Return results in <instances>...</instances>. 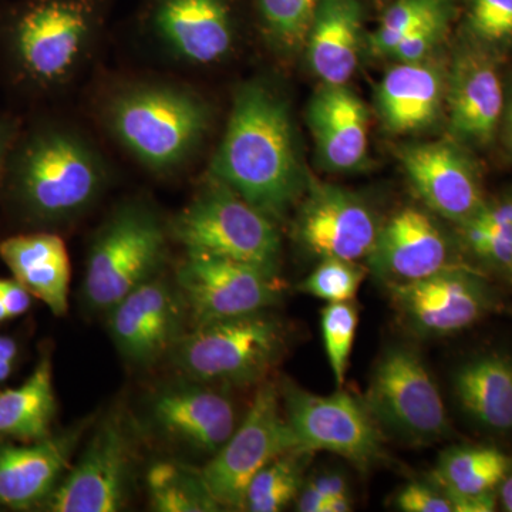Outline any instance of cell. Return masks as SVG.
I'll list each match as a JSON object with an SVG mask.
<instances>
[{"mask_svg":"<svg viewBox=\"0 0 512 512\" xmlns=\"http://www.w3.org/2000/svg\"><path fill=\"white\" fill-rule=\"evenodd\" d=\"M151 416L165 436L215 454L232 436L235 412L227 397L202 386H175L157 394Z\"/></svg>","mask_w":512,"mask_h":512,"instance_id":"20","label":"cell"},{"mask_svg":"<svg viewBox=\"0 0 512 512\" xmlns=\"http://www.w3.org/2000/svg\"><path fill=\"white\" fill-rule=\"evenodd\" d=\"M134 468V441L124 416L110 414L46 500L52 512H116L126 507Z\"/></svg>","mask_w":512,"mask_h":512,"instance_id":"10","label":"cell"},{"mask_svg":"<svg viewBox=\"0 0 512 512\" xmlns=\"http://www.w3.org/2000/svg\"><path fill=\"white\" fill-rule=\"evenodd\" d=\"M501 497H503L505 510L512 512V477L504 481Z\"/></svg>","mask_w":512,"mask_h":512,"instance_id":"44","label":"cell"},{"mask_svg":"<svg viewBox=\"0 0 512 512\" xmlns=\"http://www.w3.org/2000/svg\"><path fill=\"white\" fill-rule=\"evenodd\" d=\"M111 133L136 160L156 173L187 163L211 126L201 96L173 84H140L111 99L106 110Z\"/></svg>","mask_w":512,"mask_h":512,"instance_id":"4","label":"cell"},{"mask_svg":"<svg viewBox=\"0 0 512 512\" xmlns=\"http://www.w3.org/2000/svg\"><path fill=\"white\" fill-rule=\"evenodd\" d=\"M369 409L409 439L434 440L447 430L439 389L410 349L394 348L382 357L370 384Z\"/></svg>","mask_w":512,"mask_h":512,"instance_id":"12","label":"cell"},{"mask_svg":"<svg viewBox=\"0 0 512 512\" xmlns=\"http://www.w3.org/2000/svg\"><path fill=\"white\" fill-rule=\"evenodd\" d=\"M443 101V79L429 63L392 67L377 89V107L387 130L413 133L437 120Z\"/></svg>","mask_w":512,"mask_h":512,"instance_id":"25","label":"cell"},{"mask_svg":"<svg viewBox=\"0 0 512 512\" xmlns=\"http://www.w3.org/2000/svg\"><path fill=\"white\" fill-rule=\"evenodd\" d=\"M394 302L414 328L430 335H448L473 325L485 299L476 281L444 269L427 278L390 285Z\"/></svg>","mask_w":512,"mask_h":512,"instance_id":"17","label":"cell"},{"mask_svg":"<svg viewBox=\"0 0 512 512\" xmlns=\"http://www.w3.org/2000/svg\"><path fill=\"white\" fill-rule=\"evenodd\" d=\"M312 451L293 450L275 458L252 478L245 493L244 510L278 512L292 503L303 484Z\"/></svg>","mask_w":512,"mask_h":512,"instance_id":"30","label":"cell"},{"mask_svg":"<svg viewBox=\"0 0 512 512\" xmlns=\"http://www.w3.org/2000/svg\"><path fill=\"white\" fill-rule=\"evenodd\" d=\"M447 8H450L448 0H397L386 10L379 28L370 36V49L375 55H392L404 37Z\"/></svg>","mask_w":512,"mask_h":512,"instance_id":"32","label":"cell"},{"mask_svg":"<svg viewBox=\"0 0 512 512\" xmlns=\"http://www.w3.org/2000/svg\"><path fill=\"white\" fill-rule=\"evenodd\" d=\"M286 420L306 451H330L367 470L382 456V436L369 407L352 394L316 396L286 383Z\"/></svg>","mask_w":512,"mask_h":512,"instance_id":"9","label":"cell"},{"mask_svg":"<svg viewBox=\"0 0 512 512\" xmlns=\"http://www.w3.org/2000/svg\"><path fill=\"white\" fill-rule=\"evenodd\" d=\"M308 120L329 168L355 170L365 161L369 117L363 101L346 84H325L309 104Z\"/></svg>","mask_w":512,"mask_h":512,"instance_id":"21","label":"cell"},{"mask_svg":"<svg viewBox=\"0 0 512 512\" xmlns=\"http://www.w3.org/2000/svg\"><path fill=\"white\" fill-rule=\"evenodd\" d=\"M510 464V458L495 448H453L441 456L434 477L444 494L493 493L505 480Z\"/></svg>","mask_w":512,"mask_h":512,"instance_id":"28","label":"cell"},{"mask_svg":"<svg viewBox=\"0 0 512 512\" xmlns=\"http://www.w3.org/2000/svg\"><path fill=\"white\" fill-rule=\"evenodd\" d=\"M168 231L187 252L278 271L281 239L274 221L214 178L174 218Z\"/></svg>","mask_w":512,"mask_h":512,"instance_id":"5","label":"cell"},{"mask_svg":"<svg viewBox=\"0 0 512 512\" xmlns=\"http://www.w3.org/2000/svg\"><path fill=\"white\" fill-rule=\"evenodd\" d=\"M508 121H512V103H511L510 114H508Z\"/></svg>","mask_w":512,"mask_h":512,"instance_id":"48","label":"cell"},{"mask_svg":"<svg viewBox=\"0 0 512 512\" xmlns=\"http://www.w3.org/2000/svg\"><path fill=\"white\" fill-rule=\"evenodd\" d=\"M227 185L272 221L282 220L305 190L291 114L271 87H239L227 130L211 164Z\"/></svg>","mask_w":512,"mask_h":512,"instance_id":"1","label":"cell"},{"mask_svg":"<svg viewBox=\"0 0 512 512\" xmlns=\"http://www.w3.org/2000/svg\"><path fill=\"white\" fill-rule=\"evenodd\" d=\"M508 130H510V140L512 143V121H508Z\"/></svg>","mask_w":512,"mask_h":512,"instance_id":"47","label":"cell"},{"mask_svg":"<svg viewBox=\"0 0 512 512\" xmlns=\"http://www.w3.org/2000/svg\"><path fill=\"white\" fill-rule=\"evenodd\" d=\"M380 227L366 202L329 184H312L298 218V235L322 259L356 262L372 254Z\"/></svg>","mask_w":512,"mask_h":512,"instance_id":"15","label":"cell"},{"mask_svg":"<svg viewBox=\"0 0 512 512\" xmlns=\"http://www.w3.org/2000/svg\"><path fill=\"white\" fill-rule=\"evenodd\" d=\"M13 369H15V363L0 360V383L5 382V380L12 376Z\"/></svg>","mask_w":512,"mask_h":512,"instance_id":"45","label":"cell"},{"mask_svg":"<svg viewBox=\"0 0 512 512\" xmlns=\"http://www.w3.org/2000/svg\"><path fill=\"white\" fill-rule=\"evenodd\" d=\"M357 329V311L349 302L329 303L322 311V335L336 382L345 383Z\"/></svg>","mask_w":512,"mask_h":512,"instance_id":"34","label":"cell"},{"mask_svg":"<svg viewBox=\"0 0 512 512\" xmlns=\"http://www.w3.org/2000/svg\"><path fill=\"white\" fill-rule=\"evenodd\" d=\"M12 319V316H10V313L8 309H6V306L3 305L2 302H0V323L6 322V320Z\"/></svg>","mask_w":512,"mask_h":512,"instance_id":"46","label":"cell"},{"mask_svg":"<svg viewBox=\"0 0 512 512\" xmlns=\"http://www.w3.org/2000/svg\"><path fill=\"white\" fill-rule=\"evenodd\" d=\"M22 121L9 113H0V194L5 183L6 165L13 143L18 137Z\"/></svg>","mask_w":512,"mask_h":512,"instance_id":"41","label":"cell"},{"mask_svg":"<svg viewBox=\"0 0 512 512\" xmlns=\"http://www.w3.org/2000/svg\"><path fill=\"white\" fill-rule=\"evenodd\" d=\"M346 481L338 474H325L313 478L311 483L299 493L298 510L302 512H319L320 505L333 495L346 493Z\"/></svg>","mask_w":512,"mask_h":512,"instance_id":"39","label":"cell"},{"mask_svg":"<svg viewBox=\"0 0 512 512\" xmlns=\"http://www.w3.org/2000/svg\"><path fill=\"white\" fill-rule=\"evenodd\" d=\"M111 0H2L0 56L10 82L52 92L76 73L109 16Z\"/></svg>","mask_w":512,"mask_h":512,"instance_id":"3","label":"cell"},{"mask_svg":"<svg viewBox=\"0 0 512 512\" xmlns=\"http://www.w3.org/2000/svg\"><path fill=\"white\" fill-rule=\"evenodd\" d=\"M177 285L194 326L265 311L282 292L274 272L200 252H187Z\"/></svg>","mask_w":512,"mask_h":512,"instance_id":"11","label":"cell"},{"mask_svg":"<svg viewBox=\"0 0 512 512\" xmlns=\"http://www.w3.org/2000/svg\"><path fill=\"white\" fill-rule=\"evenodd\" d=\"M282 349L281 323L261 311L194 326L171 352L178 369L192 379L247 384L264 377Z\"/></svg>","mask_w":512,"mask_h":512,"instance_id":"7","label":"cell"},{"mask_svg":"<svg viewBox=\"0 0 512 512\" xmlns=\"http://www.w3.org/2000/svg\"><path fill=\"white\" fill-rule=\"evenodd\" d=\"M352 510V500H350L349 493H340L328 498L322 505H320L319 512H348Z\"/></svg>","mask_w":512,"mask_h":512,"instance_id":"43","label":"cell"},{"mask_svg":"<svg viewBox=\"0 0 512 512\" xmlns=\"http://www.w3.org/2000/svg\"><path fill=\"white\" fill-rule=\"evenodd\" d=\"M397 508L404 512H453L444 493L429 485L409 484L397 495Z\"/></svg>","mask_w":512,"mask_h":512,"instance_id":"38","label":"cell"},{"mask_svg":"<svg viewBox=\"0 0 512 512\" xmlns=\"http://www.w3.org/2000/svg\"><path fill=\"white\" fill-rule=\"evenodd\" d=\"M106 183L103 161L84 138L69 128L39 123L20 127L2 194L30 224L52 227L87 210Z\"/></svg>","mask_w":512,"mask_h":512,"instance_id":"2","label":"cell"},{"mask_svg":"<svg viewBox=\"0 0 512 512\" xmlns=\"http://www.w3.org/2000/svg\"><path fill=\"white\" fill-rule=\"evenodd\" d=\"M450 501L453 512H491L495 510L493 493L478 495L444 494Z\"/></svg>","mask_w":512,"mask_h":512,"instance_id":"42","label":"cell"},{"mask_svg":"<svg viewBox=\"0 0 512 512\" xmlns=\"http://www.w3.org/2000/svg\"><path fill=\"white\" fill-rule=\"evenodd\" d=\"M320 0H256L265 32L276 45L291 49L308 36Z\"/></svg>","mask_w":512,"mask_h":512,"instance_id":"31","label":"cell"},{"mask_svg":"<svg viewBox=\"0 0 512 512\" xmlns=\"http://www.w3.org/2000/svg\"><path fill=\"white\" fill-rule=\"evenodd\" d=\"M464 224L468 242L478 255L512 266V204L483 208Z\"/></svg>","mask_w":512,"mask_h":512,"instance_id":"33","label":"cell"},{"mask_svg":"<svg viewBox=\"0 0 512 512\" xmlns=\"http://www.w3.org/2000/svg\"><path fill=\"white\" fill-rule=\"evenodd\" d=\"M369 258L390 285L404 284L447 269L448 244L424 212L406 208L380 228Z\"/></svg>","mask_w":512,"mask_h":512,"instance_id":"19","label":"cell"},{"mask_svg":"<svg viewBox=\"0 0 512 512\" xmlns=\"http://www.w3.org/2000/svg\"><path fill=\"white\" fill-rule=\"evenodd\" d=\"M150 504L158 512H212L220 511L208 493L198 471L161 461L147 473Z\"/></svg>","mask_w":512,"mask_h":512,"instance_id":"29","label":"cell"},{"mask_svg":"<svg viewBox=\"0 0 512 512\" xmlns=\"http://www.w3.org/2000/svg\"><path fill=\"white\" fill-rule=\"evenodd\" d=\"M461 406L495 430L512 429V366L497 357L470 363L456 376Z\"/></svg>","mask_w":512,"mask_h":512,"instance_id":"27","label":"cell"},{"mask_svg":"<svg viewBox=\"0 0 512 512\" xmlns=\"http://www.w3.org/2000/svg\"><path fill=\"white\" fill-rule=\"evenodd\" d=\"M143 18L160 43L195 66L221 62L234 46L232 0H146Z\"/></svg>","mask_w":512,"mask_h":512,"instance_id":"13","label":"cell"},{"mask_svg":"<svg viewBox=\"0 0 512 512\" xmlns=\"http://www.w3.org/2000/svg\"><path fill=\"white\" fill-rule=\"evenodd\" d=\"M0 302L6 306L12 319L19 318L32 306V295L15 278H0Z\"/></svg>","mask_w":512,"mask_h":512,"instance_id":"40","label":"cell"},{"mask_svg":"<svg viewBox=\"0 0 512 512\" xmlns=\"http://www.w3.org/2000/svg\"><path fill=\"white\" fill-rule=\"evenodd\" d=\"M362 8L357 0H320L308 32L313 72L325 84H346L359 63Z\"/></svg>","mask_w":512,"mask_h":512,"instance_id":"24","label":"cell"},{"mask_svg":"<svg viewBox=\"0 0 512 512\" xmlns=\"http://www.w3.org/2000/svg\"><path fill=\"white\" fill-rule=\"evenodd\" d=\"M468 29L487 43L512 39V0H470Z\"/></svg>","mask_w":512,"mask_h":512,"instance_id":"36","label":"cell"},{"mask_svg":"<svg viewBox=\"0 0 512 512\" xmlns=\"http://www.w3.org/2000/svg\"><path fill=\"white\" fill-rule=\"evenodd\" d=\"M185 303L178 288L153 278L109 311V329L121 355L151 365L184 335Z\"/></svg>","mask_w":512,"mask_h":512,"instance_id":"14","label":"cell"},{"mask_svg":"<svg viewBox=\"0 0 512 512\" xmlns=\"http://www.w3.org/2000/svg\"><path fill=\"white\" fill-rule=\"evenodd\" d=\"M55 416L52 360L43 355L22 386L0 392V437L45 440L52 436Z\"/></svg>","mask_w":512,"mask_h":512,"instance_id":"26","label":"cell"},{"mask_svg":"<svg viewBox=\"0 0 512 512\" xmlns=\"http://www.w3.org/2000/svg\"><path fill=\"white\" fill-rule=\"evenodd\" d=\"M451 131L471 143L493 138L503 111L500 77L490 60L478 53L458 57L448 87Z\"/></svg>","mask_w":512,"mask_h":512,"instance_id":"23","label":"cell"},{"mask_svg":"<svg viewBox=\"0 0 512 512\" xmlns=\"http://www.w3.org/2000/svg\"><path fill=\"white\" fill-rule=\"evenodd\" d=\"M0 258L13 278L45 302L53 315L67 312L72 266L59 235L46 231L13 235L0 241Z\"/></svg>","mask_w":512,"mask_h":512,"instance_id":"22","label":"cell"},{"mask_svg":"<svg viewBox=\"0 0 512 512\" xmlns=\"http://www.w3.org/2000/svg\"><path fill=\"white\" fill-rule=\"evenodd\" d=\"M86 424L28 446H0V505L30 510L46 503L69 467Z\"/></svg>","mask_w":512,"mask_h":512,"instance_id":"18","label":"cell"},{"mask_svg":"<svg viewBox=\"0 0 512 512\" xmlns=\"http://www.w3.org/2000/svg\"><path fill=\"white\" fill-rule=\"evenodd\" d=\"M167 252V229L147 205L126 204L94 238L84 275V301L109 312L128 293L156 278Z\"/></svg>","mask_w":512,"mask_h":512,"instance_id":"6","label":"cell"},{"mask_svg":"<svg viewBox=\"0 0 512 512\" xmlns=\"http://www.w3.org/2000/svg\"><path fill=\"white\" fill-rule=\"evenodd\" d=\"M293 450L302 447L282 413L281 392L275 384H264L241 426L198 473L221 508L244 510L245 493L256 473Z\"/></svg>","mask_w":512,"mask_h":512,"instance_id":"8","label":"cell"},{"mask_svg":"<svg viewBox=\"0 0 512 512\" xmlns=\"http://www.w3.org/2000/svg\"><path fill=\"white\" fill-rule=\"evenodd\" d=\"M365 278L362 266L345 259H322L301 289L315 298L329 303L352 302Z\"/></svg>","mask_w":512,"mask_h":512,"instance_id":"35","label":"cell"},{"mask_svg":"<svg viewBox=\"0 0 512 512\" xmlns=\"http://www.w3.org/2000/svg\"><path fill=\"white\" fill-rule=\"evenodd\" d=\"M400 157L414 190L441 217L467 222L483 210L476 174L456 147L419 144L404 148Z\"/></svg>","mask_w":512,"mask_h":512,"instance_id":"16","label":"cell"},{"mask_svg":"<svg viewBox=\"0 0 512 512\" xmlns=\"http://www.w3.org/2000/svg\"><path fill=\"white\" fill-rule=\"evenodd\" d=\"M448 19L450 8L440 10L404 37L392 55L402 63L424 62L446 32Z\"/></svg>","mask_w":512,"mask_h":512,"instance_id":"37","label":"cell"}]
</instances>
